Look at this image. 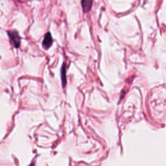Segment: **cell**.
Returning <instances> with one entry per match:
<instances>
[{
  "label": "cell",
  "instance_id": "6da1fadb",
  "mask_svg": "<svg viewBox=\"0 0 166 166\" xmlns=\"http://www.w3.org/2000/svg\"><path fill=\"white\" fill-rule=\"evenodd\" d=\"M8 33L9 38H10L11 42L12 43L15 48H19L20 46V37L19 33H17L15 30H10L7 32Z\"/></svg>",
  "mask_w": 166,
  "mask_h": 166
},
{
  "label": "cell",
  "instance_id": "277c9868",
  "mask_svg": "<svg viewBox=\"0 0 166 166\" xmlns=\"http://www.w3.org/2000/svg\"><path fill=\"white\" fill-rule=\"evenodd\" d=\"M66 64L63 63V67H62V81H63V86H66V84H67V80H66Z\"/></svg>",
  "mask_w": 166,
  "mask_h": 166
},
{
  "label": "cell",
  "instance_id": "7a4b0ae2",
  "mask_svg": "<svg viewBox=\"0 0 166 166\" xmlns=\"http://www.w3.org/2000/svg\"><path fill=\"white\" fill-rule=\"evenodd\" d=\"M53 43V38L51 34L50 33H47L46 35H45V37L43 39V42H42V46L44 47L46 50H48L50 47L51 46V45Z\"/></svg>",
  "mask_w": 166,
  "mask_h": 166
},
{
  "label": "cell",
  "instance_id": "3957f363",
  "mask_svg": "<svg viewBox=\"0 0 166 166\" xmlns=\"http://www.w3.org/2000/svg\"><path fill=\"white\" fill-rule=\"evenodd\" d=\"M93 0H81V4H82V8L84 12L87 13L92 8L93 6Z\"/></svg>",
  "mask_w": 166,
  "mask_h": 166
}]
</instances>
